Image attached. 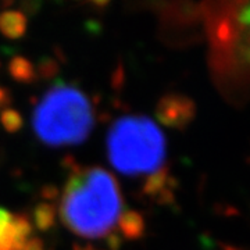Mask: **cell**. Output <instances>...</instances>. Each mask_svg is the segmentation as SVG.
Wrapping results in <instances>:
<instances>
[{"label": "cell", "instance_id": "d6986e66", "mask_svg": "<svg viewBox=\"0 0 250 250\" xmlns=\"http://www.w3.org/2000/svg\"><path fill=\"white\" fill-rule=\"evenodd\" d=\"M223 250H241L239 248H235V246H231V245H224Z\"/></svg>", "mask_w": 250, "mask_h": 250}, {"label": "cell", "instance_id": "8fae6325", "mask_svg": "<svg viewBox=\"0 0 250 250\" xmlns=\"http://www.w3.org/2000/svg\"><path fill=\"white\" fill-rule=\"evenodd\" d=\"M57 211L52 203H41L34 210V223L39 231H49L56 224Z\"/></svg>", "mask_w": 250, "mask_h": 250}, {"label": "cell", "instance_id": "9a60e30c", "mask_svg": "<svg viewBox=\"0 0 250 250\" xmlns=\"http://www.w3.org/2000/svg\"><path fill=\"white\" fill-rule=\"evenodd\" d=\"M21 250H45V243L41 238L31 236Z\"/></svg>", "mask_w": 250, "mask_h": 250}, {"label": "cell", "instance_id": "3957f363", "mask_svg": "<svg viewBox=\"0 0 250 250\" xmlns=\"http://www.w3.org/2000/svg\"><path fill=\"white\" fill-rule=\"evenodd\" d=\"M107 154L121 174H152L164 163L166 138L149 117L124 116L108 131Z\"/></svg>", "mask_w": 250, "mask_h": 250}, {"label": "cell", "instance_id": "6da1fadb", "mask_svg": "<svg viewBox=\"0 0 250 250\" xmlns=\"http://www.w3.org/2000/svg\"><path fill=\"white\" fill-rule=\"evenodd\" d=\"M123 197L117 179L100 167L72 168L62 190L60 218L82 238L107 236L121 214Z\"/></svg>", "mask_w": 250, "mask_h": 250}, {"label": "cell", "instance_id": "4fadbf2b", "mask_svg": "<svg viewBox=\"0 0 250 250\" xmlns=\"http://www.w3.org/2000/svg\"><path fill=\"white\" fill-rule=\"evenodd\" d=\"M57 72H59V64L54 62L53 59L45 57V59H42V62H39L36 75H41L42 78L49 80V78H53Z\"/></svg>", "mask_w": 250, "mask_h": 250}, {"label": "cell", "instance_id": "5b68a950", "mask_svg": "<svg viewBox=\"0 0 250 250\" xmlns=\"http://www.w3.org/2000/svg\"><path fill=\"white\" fill-rule=\"evenodd\" d=\"M156 118L171 129H185L196 117V104L190 98L181 93H168L159 100Z\"/></svg>", "mask_w": 250, "mask_h": 250}, {"label": "cell", "instance_id": "52a82bcc", "mask_svg": "<svg viewBox=\"0 0 250 250\" xmlns=\"http://www.w3.org/2000/svg\"><path fill=\"white\" fill-rule=\"evenodd\" d=\"M28 28L27 16L18 10H4L0 13V32L9 39H20Z\"/></svg>", "mask_w": 250, "mask_h": 250}, {"label": "cell", "instance_id": "ba28073f", "mask_svg": "<svg viewBox=\"0 0 250 250\" xmlns=\"http://www.w3.org/2000/svg\"><path fill=\"white\" fill-rule=\"evenodd\" d=\"M117 224H118V229L123 233V236L126 239H131V241L142 238L145 233V228H146L143 215L136 210L121 211V214L117 220Z\"/></svg>", "mask_w": 250, "mask_h": 250}, {"label": "cell", "instance_id": "e0dca14e", "mask_svg": "<svg viewBox=\"0 0 250 250\" xmlns=\"http://www.w3.org/2000/svg\"><path fill=\"white\" fill-rule=\"evenodd\" d=\"M21 7H22V10H24L27 14L28 13H29V14H34V13H36L38 9H39V3H36V1H25V3L21 4Z\"/></svg>", "mask_w": 250, "mask_h": 250}, {"label": "cell", "instance_id": "7a4b0ae2", "mask_svg": "<svg viewBox=\"0 0 250 250\" xmlns=\"http://www.w3.org/2000/svg\"><path fill=\"white\" fill-rule=\"evenodd\" d=\"M95 117L89 99L80 89L57 83L35 107L32 126L36 136L49 146H68L86 141Z\"/></svg>", "mask_w": 250, "mask_h": 250}, {"label": "cell", "instance_id": "277c9868", "mask_svg": "<svg viewBox=\"0 0 250 250\" xmlns=\"http://www.w3.org/2000/svg\"><path fill=\"white\" fill-rule=\"evenodd\" d=\"M224 10L205 11L211 42L213 68L224 80L246 83L249 67V3H224Z\"/></svg>", "mask_w": 250, "mask_h": 250}, {"label": "cell", "instance_id": "2e32d148", "mask_svg": "<svg viewBox=\"0 0 250 250\" xmlns=\"http://www.w3.org/2000/svg\"><path fill=\"white\" fill-rule=\"evenodd\" d=\"M10 103H11V96H10L9 90L0 86V111L7 108Z\"/></svg>", "mask_w": 250, "mask_h": 250}, {"label": "cell", "instance_id": "9c48e42d", "mask_svg": "<svg viewBox=\"0 0 250 250\" xmlns=\"http://www.w3.org/2000/svg\"><path fill=\"white\" fill-rule=\"evenodd\" d=\"M9 74L20 83H31L36 80V68L32 62L22 56H14L9 62Z\"/></svg>", "mask_w": 250, "mask_h": 250}, {"label": "cell", "instance_id": "5bb4252c", "mask_svg": "<svg viewBox=\"0 0 250 250\" xmlns=\"http://www.w3.org/2000/svg\"><path fill=\"white\" fill-rule=\"evenodd\" d=\"M106 241H107V246L111 250H120L121 249V245H123V241H121V235L118 232H111L108 233L106 236Z\"/></svg>", "mask_w": 250, "mask_h": 250}, {"label": "cell", "instance_id": "ac0fdd59", "mask_svg": "<svg viewBox=\"0 0 250 250\" xmlns=\"http://www.w3.org/2000/svg\"><path fill=\"white\" fill-rule=\"evenodd\" d=\"M72 250H98V249H95L92 245H78V243H75V245H74V248H72Z\"/></svg>", "mask_w": 250, "mask_h": 250}, {"label": "cell", "instance_id": "30bf717a", "mask_svg": "<svg viewBox=\"0 0 250 250\" xmlns=\"http://www.w3.org/2000/svg\"><path fill=\"white\" fill-rule=\"evenodd\" d=\"M32 235V225L29 218L24 214L13 215L11 223V241L13 250H21Z\"/></svg>", "mask_w": 250, "mask_h": 250}, {"label": "cell", "instance_id": "7c38bea8", "mask_svg": "<svg viewBox=\"0 0 250 250\" xmlns=\"http://www.w3.org/2000/svg\"><path fill=\"white\" fill-rule=\"evenodd\" d=\"M0 124L9 134H16L22 128L24 118L17 110L7 107L0 111Z\"/></svg>", "mask_w": 250, "mask_h": 250}, {"label": "cell", "instance_id": "8992f818", "mask_svg": "<svg viewBox=\"0 0 250 250\" xmlns=\"http://www.w3.org/2000/svg\"><path fill=\"white\" fill-rule=\"evenodd\" d=\"M177 189V181L171 177L167 167H161L152 172L149 178L145 181L143 193L153 197L159 205H171L174 202V193Z\"/></svg>", "mask_w": 250, "mask_h": 250}]
</instances>
